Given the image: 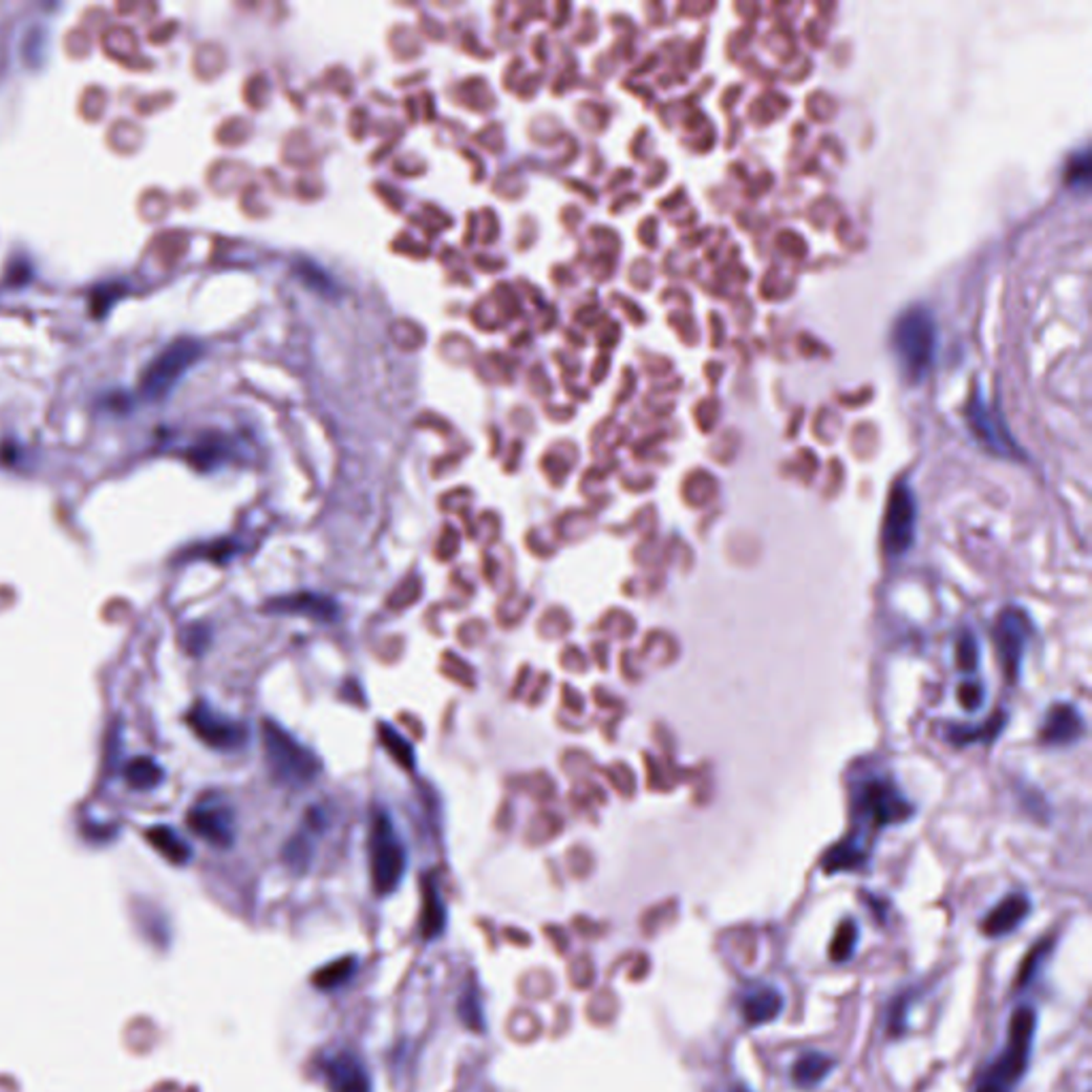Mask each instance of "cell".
I'll list each match as a JSON object with an SVG mask.
<instances>
[{"label":"cell","instance_id":"6da1fadb","mask_svg":"<svg viewBox=\"0 0 1092 1092\" xmlns=\"http://www.w3.org/2000/svg\"><path fill=\"white\" fill-rule=\"evenodd\" d=\"M912 811V805L887 777H866L864 781H858L852 790V815L856 828H852L845 841L834 845L823 856V871L832 875L860 869L869 858L871 834L885 826L905 821Z\"/></svg>","mask_w":1092,"mask_h":1092},{"label":"cell","instance_id":"7a4b0ae2","mask_svg":"<svg viewBox=\"0 0 1092 1092\" xmlns=\"http://www.w3.org/2000/svg\"><path fill=\"white\" fill-rule=\"evenodd\" d=\"M890 346L898 373L907 384H920L937 355V323L926 307H909L896 318Z\"/></svg>","mask_w":1092,"mask_h":1092},{"label":"cell","instance_id":"3957f363","mask_svg":"<svg viewBox=\"0 0 1092 1092\" xmlns=\"http://www.w3.org/2000/svg\"><path fill=\"white\" fill-rule=\"evenodd\" d=\"M1037 1013L1031 1007H1020L1009 1022V1042L997 1061L980 1075L976 1092H1013L1029 1069Z\"/></svg>","mask_w":1092,"mask_h":1092},{"label":"cell","instance_id":"277c9868","mask_svg":"<svg viewBox=\"0 0 1092 1092\" xmlns=\"http://www.w3.org/2000/svg\"><path fill=\"white\" fill-rule=\"evenodd\" d=\"M263 751L272 777L284 788H305L323 770L318 755L299 743L288 730L272 720H263Z\"/></svg>","mask_w":1092,"mask_h":1092},{"label":"cell","instance_id":"5b68a950","mask_svg":"<svg viewBox=\"0 0 1092 1092\" xmlns=\"http://www.w3.org/2000/svg\"><path fill=\"white\" fill-rule=\"evenodd\" d=\"M406 848L389 815L378 813L369 830V873L376 894H393L406 875Z\"/></svg>","mask_w":1092,"mask_h":1092},{"label":"cell","instance_id":"8992f818","mask_svg":"<svg viewBox=\"0 0 1092 1092\" xmlns=\"http://www.w3.org/2000/svg\"><path fill=\"white\" fill-rule=\"evenodd\" d=\"M201 357V344L197 340H175L163 352H158L144 369L140 380V393L146 400H163L181 380V376Z\"/></svg>","mask_w":1092,"mask_h":1092},{"label":"cell","instance_id":"52a82bcc","mask_svg":"<svg viewBox=\"0 0 1092 1092\" xmlns=\"http://www.w3.org/2000/svg\"><path fill=\"white\" fill-rule=\"evenodd\" d=\"M916 528H918V501L907 483H896L887 508H885V521H883V549L890 557H901L905 555L914 540H916Z\"/></svg>","mask_w":1092,"mask_h":1092},{"label":"cell","instance_id":"ba28073f","mask_svg":"<svg viewBox=\"0 0 1092 1092\" xmlns=\"http://www.w3.org/2000/svg\"><path fill=\"white\" fill-rule=\"evenodd\" d=\"M967 421H969V427H971L973 435L978 437V442L982 446H986L992 455L1005 457V459L1022 457L1018 444L1009 435V429H1007L1003 416L999 414V410L988 402V398L982 391L973 393L971 404L967 408Z\"/></svg>","mask_w":1092,"mask_h":1092},{"label":"cell","instance_id":"9c48e42d","mask_svg":"<svg viewBox=\"0 0 1092 1092\" xmlns=\"http://www.w3.org/2000/svg\"><path fill=\"white\" fill-rule=\"evenodd\" d=\"M188 726L208 747L218 751H235L243 747L248 730L241 722H235L206 702H197L188 713Z\"/></svg>","mask_w":1092,"mask_h":1092},{"label":"cell","instance_id":"30bf717a","mask_svg":"<svg viewBox=\"0 0 1092 1092\" xmlns=\"http://www.w3.org/2000/svg\"><path fill=\"white\" fill-rule=\"evenodd\" d=\"M1031 636V623L1018 608H1005L997 621V649L1007 681H1015L1020 675L1026 642Z\"/></svg>","mask_w":1092,"mask_h":1092},{"label":"cell","instance_id":"8fae6325","mask_svg":"<svg viewBox=\"0 0 1092 1092\" xmlns=\"http://www.w3.org/2000/svg\"><path fill=\"white\" fill-rule=\"evenodd\" d=\"M188 826L192 832L214 848H231L235 841L233 813L220 800H204L188 813Z\"/></svg>","mask_w":1092,"mask_h":1092},{"label":"cell","instance_id":"7c38bea8","mask_svg":"<svg viewBox=\"0 0 1092 1092\" xmlns=\"http://www.w3.org/2000/svg\"><path fill=\"white\" fill-rule=\"evenodd\" d=\"M325 1077L331 1092H371L367 1069L350 1052H340L327 1058Z\"/></svg>","mask_w":1092,"mask_h":1092},{"label":"cell","instance_id":"4fadbf2b","mask_svg":"<svg viewBox=\"0 0 1092 1092\" xmlns=\"http://www.w3.org/2000/svg\"><path fill=\"white\" fill-rule=\"evenodd\" d=\"M265 611L278 613V615H303V617L323 621V623H331L340 615V608L331 598L318 596V594H295V596L276 598L265 604Z\"/></svg>","mask_w":1092,"mask_h":1092},{"label":"cell","instance_id":"5bb4252c","mask_svg":"<svg viewBox=\"0 0 1092 1092\" xmlns=\"http://www.w3.org/2000/svg\"><path fill=\"white\" fill-rule=\"evenodd\" d=\"M1031 914V901L1024 894H1011L984 918L982 930L984 935L999 939L1013 933Z\"/></svg>","mask_w":1092,"mask_h":1092},{"label":"cell","instance_id":"9a60e30c","mask_svg":"<svg viewBox=\"0 0 1092 1092\" xmlns=\"http://www.w3.org/2000/svg\"><path fill=\"white\" fill-rule=\"evenodd\" d=\"M1084 734V720L1071 704H1056L1046 718L1042 741L1046 745H1069Z\"/></svg>","mask_w":1092,"mask_h":1092},{"label":"cell","instance_id":"2e32d148","mask_svg":"<svg viewBox=\"0 0 1092 1092\" xmlns=\"http://www.w3.org/2000/svg\"><path fill=\"white\" fill-rule=\"evenodd\" d=\"M743 1018L749 1026H762L773 1022L784 1011V997L775 988H755L745 994L741 1003Z\"/></svg>","mask_w":1092,"mask_h":1092},{"label":"cell","instance_id":"e0dca14e","mask_svg":"<svg viewBox=\"0 0 1092 1092\" xmlns=\"http://www.w3.org/2000/svg\"><path fill=\"white\" fill-rule=\"evenodd\" d=\"M446 928V907L433 877L423 881V912H421V935L427 941L437 939Z\"/></svg>","mask_w":1092,"mask_h":1092},{"label":"cell","instance_id":"ac0fdd59","mask_svg":"<svg viewBox=\"0 0 1092 1092\" xmlns=\"http://www.w3.org/2000/svg\"><path fill=\"white\" fill-rule=\"evenodd\" d=\"M834 1065H837V1061L832 1056H826L821 1052H805L796 1058L792 1067V1079L800 1088H815L830 1075Z\"/></svg>","mask_w":1092,"mask_h":1092},{"label":"cell","instance_id":"d6986e66","mask_svg":"<svg viewBox=\"0 0 1092 1092\" xmlns=\"http://www.w3.org/2000/svg\"><path fill=\"white\" fill-rule=\"evenodd\" d=\"M148 841L152 848L173 864H186L192 858L190 845L169 826H154L148 830Z\"/></svg>","mask_w":1092,"mask_h":1092},{"label":"cell","instance_id":"ffe728a7","mask_svg":"<svg viewBox=\"0 0 1092 1092\" xmlns=\"http://www.w3.org/2000/svg\"><path fill=\"white\" fill-rule=\"evenodd\" d=\"M124 779L133 790L150 792V790H154V788H158L163 784L165 770L152 757H137V759H133L131 764L126 766Z\"/></svg>","mask_w":1092,"mask_h":1092},{"label":"cell","instance_id":"44dd1931","mask_svg":"<svg viewBox=\"0 0 1092 1092\" xmlns=\"http://www.w3.org/2000/svg\"><path fill=\"white\" fill-rule=\"evenodd\" d=\"M357 967H359V962H357L355 956H344V958H340V960L329 962V965H325L323 969H318V971L314 973L312 982H314V986H316L318 990L329 992V990H334V988L344 986V984H346V982L357 973Z\"/></svg>","mask_w":1092,"mask_h":1092},{"label":"cell","instance_id":"7402d4cb","mask_svg":"<svg viewBox=\"0 0 1092 1092\" xmlns=\"http://www.w3.org/2000/svg\"><path fill=\"white\" fill-rule=\"evenodd\" d=\"M378 738H380L382 749L387 751L402 768H408V770L414 768L416 757H414L412 745L391 724H384V722L378 724Z\"/></svg>","mask_w":1092,"mask_h":1092},{"label":"cell","instance_id":"603a6c76","mask_svg":"<svg viewBox=\"0 0 1092 1092\" xmlns=\"http://www.w3.org/2000/svg\"><path fill=\"white\" fill-rule=\"evenodd\" d=\"M856 945H858V926H856V922L848 920L839 926L837 935H834V939L830 943V958L834 962H845L854 956Z\"/></svg>","mask_w":1092,"mask_h":1092},{"label":"cell","instance_id":"cb8c5ba5","mask_svg":"<svg viewBox=\"0 0 1092 1092\" xmlns=\"http://www.w3.org/2000/svg\"><path fill=\"white\" fill-rule=\"evenodd\" d=\"M480 997L474 986L466 988V992L459 999V1018L468 1026L470 1031L483 1033L485 1031V1011L480 1007Z\"/></svg>","mask_w":1092,"mask_h":1092},{"label":"cell","instance_id":"d4e9b609","mask_svg":"<svg viewBox=\"0 0 1092 1092\" xmlns=\"http://www.w3.org/2000/svg\"><path fill=\"white\" fill-rule=\"evenodd\" d=\"M122 295V284H105L101 288H97L92 293V301H90V307H92V314L97 318L105 316L109 312V307L113 305V301H117V297Z\"/></svg>","mask_w":1092,"mask_h":1092},{"label":"cell","instance_id":"484cf974","mask_svg":"<svg viewBox=\"0 0 1092 1092\" xmlns=\"http://www.w3.org/2000/svg\"><path fill=\"white\" fill-rule=\"evenodd\" d=\"M958 664L960 668L965 670H971L978 666V642H976V636H967L960 640V649H958Z\"/></svg>","mask_w":1092,"mask_h":1092},{"label":"cell","instance_id":"4316f807","mask_svg":"<svg viewBox=\"0 0 1092 1092\" xmlns=\"http://www.w3.org/2000/svg\"><path fill=\"white\" fill-rule=\"evenodd\" d=\"M958 695H960V702L965 704V709H967V711H976L978 706L982 704V700H984V691H982V687H980V685H973V683L962 685Z\"/></svg>","mask_w":1092,"mask_h":1092},{"label":"cell","instance_id":"83f0119b","mask_svg":"<svg viewBox=\"0 0 1092 1092\" xmlns=\"http://www.w3.org/2000/svg\"><path fill=\"white\" fill-rule=\"evenodd\" d=\"M732 1092H751V1090L747 1086H736V1088H732Z\"/></svg>","mask_w":1092,"mask_h":1092}]
</instances>
